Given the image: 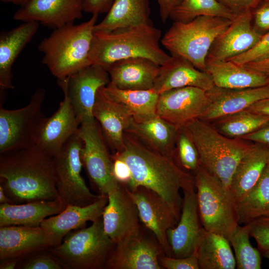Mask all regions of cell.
Here are the masks:
<instances>
[{"label": "cell", "mask_w": 269, "mask_h": 269, "mask_svg": "<svg viewBox=\"0 0 269 269\" xmlns=\"http://www.w3.org/2000/svg\"><path fill=\"white\" fill-rule=\"evenodd\" d=\"M123 149L114 154L127 163L131 180L126 186L134 190L142 186L162 197L180 216L182 199L179 191L194 181V176L183 170L175 158L153 149L134 135L125 132Z\"/></svg>", "instance_id": "cell-1"}, {"label": "cell", "mask_w": 269, "mask_h": 269, "mask_svg": "<svg viewBox=\"0 0 269 269\" xmlns=\"http://www.w3.org/2000/svg\"><path fill=\"white\" fill-rule=\"evenodd\" d=\"M0 186L13 204L61 200L53 156L36 145L0 153Z\"/></svg>", "instance_id": "cell-2"}, {"label": "cell", "mask_w": 269, "mask_h": 269, "mask_svg": "<svg viewBox=\"0 0 269 269\" xmlns=\"http://www.w3.org/2000/svg\"><path fill=\"white\" fill-rule=\"evenodd\" d=\"M161 30L153 24H140L111 31H94L89 58L91 64L107 68L114 62L143 57L160 66L171 57L160 46Z\"/></svg>", "instance_id": "cell-3"}, {"label": "cell", "mask_w": 269, "mask_h": 269, "mask_svg": "<svg viewBox=\"0 0 269 269\" xmlns=\"http://www.w3.org/2000/svg\"><path fill=\"white\" fill-rule=\"evenodd\" d=\"M98 15L93 14L79 24L54 29L38 45V50L43 54L42 63L58 80L92 65L89 55Z\"/></svg>", "instance_id": "cell-4"}, {"label": "cell", "mask_w": 269, "mask_h": 269, "mask_svg": "<svg viewBox=\"0 0 269 269\" xmlns=\"http://www.w3.org/2000/svg\"><path fill=\"white\" fill-rule=\"evenodd\" d=\"M184 127L197 149L200 165L229 188L237 164L253 142L227 137L211 123L200 119L190 121Z\"/></svg>", "instance_id": "cell-5"}, {"label": "cell", "mask_w": 269, "mask_h": 269, "mask_svg": "<svg viewBox=\"0 0 269 269\" xmlns=\"http://www.w3.org/2000/svg\"><path fill=\"white\" fill-rule=\"evenodd\" d=\"M233 20L204 15L186 22L174 21L160 42L171 55L182 57L205 71L206 58L212 44Z\"/></svg>", "instance_id": "cell-6"}, {"label": "cell", "mask_w": 269, "mask_h": 269, "mask_svg": "<svg viewBox=\"0 0 269 269\" xmlns=\"http://www.w3.org/2000/svg\"><path fill=\"white\" fill-rule=\"evenodd\" d=\"M193 176L202 227L229 241L239 225L236 201L232 193L218 178L200 165Z\"/></svg>", "instance_id": "cell-7"}, {"label": "cell", "mask_w": 269, "mask_h": 269, "mask_svg": "<svg viewBox=\"0 0 269 269\" xmlns=\"http://www.w3.org/2000/svg\"><path fill=\"white\" fill-rule=\"evenodd\" d=\"M115 245L104 231L102 217L88 227L71 231L61 244L47 250L65 269H101Z\"/></svg>", "instance_id": "cell-8"}, {"label": "cell", "mask_w": 269, "mask_h": 269, "mask_svg": "<svg viewBox=\"0 0 269 269\" xmlns=\"http://www.w3.org/2000/svg\"><path fill=\"white\" fill-rule=\"evenodd\" d=\"M45 90L38 88L29 103L16 110L0 107V153L35 145L39 128L46 118L42 111Z\"/></svg>", "instance_id": "cell-9"}, {"label": "cell", "mask_w": 269, "mask_h": 269, "mask_svg": "<svg viewBox=\"0 0 269 269\" xmlns=\"http://www.w3.org/2000/svg\"><path fill=\"white\" fill-rule=\"evenodd\" d=\"M83 145V141L77 133L53 156L57 189L61 200L66 205L85 206L101 196L90 191L82 176Z\"/></svg>", "instance_id": "cell-10"}, {"label": "cell", "mask_w": 269, "mask_h": 269, "mask_svg": "<svg viewBox=\"0 0 269 269\" xmlns=\"http://www.w3.org/2000/svg\"><path fill=\"white\" fill-rule=\"evenodd\" d=\"M78 134L83 141V167L100 194L108 195L120 184L113 173V161L99 123L93 119L81 123Z\"/></svg>", "instance_id": "cell-11"}, {"label": "cell", "mask_w": 269, "mask_h": 269, "mask_svg": "<svg viewBox=\"0 0 269 269\" xmlns=\"http://www.w3.org/2000/svg\"><path fill=\"white\" fill-rule=\"evenodd\" d=\"M107 71L92 64L74 72L57 84L68 99L81 123L93 119V108L98 90L110 83Z\"/></svg>", "instance_id": "cell-12"}, {"label": "cell", "mask_w": 269, "mask_h": 269, "mask_svg": "<svg viewBox=\"0 0 269 269\" xmlns=\"http://www.w3.org/2000/svg\"><path fill=\"white\" fill-rule=\"evenodd\" d=\"M129 191L137 207L140 220L152 232L165 255L171 257L167 232L175 227L180 216L162 197L151 189L140 186Z\"/></svg>", "instance_id": "cell-13"}, {"label": "cell", "mask_w": 269, "mask_h": 269, "mask_svg": "<svg viewBox=\"0 0 269 269\" xmlns=\"http://www.w3.org/2000/svg\"><path fill=\"white\" fill-rule=\"evenodd\" d=\"M209 104L207 91L195 87L171 89L159 95L156 115L178 129L200 119Z\"/></svg>", "instance_id": "cell-14"}, {"label": "cell", "mask_w": 269, "mask_h": 269, "mask_svg": "<svg viewBox=\"0 0 269 269\" xmlns=\"http://www.w3.org/2000/svg\"><path fill=\"white\" fill-rule=\"evenodd\" d=\"M181 213L175 227L169 229L167 237L171 257L185 258L193 255L203 228L201 223L194 181L182 189Z\"/></svg>", "instance_id": "cell-15"}, {"label": "cell", "mask_w": 269, "mask_h": 269, "mask_svg": "<svg viewBox=\"0 0 269 269\" xmlns=\"http://www.w3.org/2000/svg\"><path fill=\"white\" fill-rule=\"evenodd\" d=\"M165 255L157 240L140 232L115 244L105 264L107 269H163L159 257Z\"/></svg>", "instance_id": "cell-16"}, {"label": "cell", "mask_w": 269, "mask_h": 269, "mask_svg": "<svg viewBox=\"0 0 269 269\" xmlns=\"http://www.w3.org/2000/svg\"><path fill=\"white\" fill-rule=\"evenodd\" d=\"M108 202L102 215L106 234L115 243L140 232L137 207L129 189L120 184L108 194Z\"/></svg>", "instance_id": "cell-17"}, {"label": "cell", "mask_w": 269, "mask_h": 269, "mask_svg": "<svg viewBox=\"0 0 269 269\" xmlns=\"http://www.w3.org/2000/svg\"><path fill=\"white\" fill-rule=\"evenodd\" d=\"M83 0H28L13 19L35 21L53 29L73 24L82 17Z\"/></svg>", "instance_id": "cell-18"}, {"label": "cell", "mask_w": 269, "mask_h": 269, "mask_svg": "<svg viewBox=\"0 0 269 269\" xmlns=\"http://www.w3.org/2000/svg\"><path fill=\"white\" fill-rule=\"evenodd\" d=\"M263 35L253 25L252 9L238 14L212 44L206 62L228 60L254 47Z\"/></svg>", "instance_id": "cell-19"}, {"label": "cell", "mask_w": 269, "mask_h": 269, "mask_svg": "<svg viewBox=\"0 0 269 269\" xmlns=\"http://www.w3.org/2000/svg\"><path fill=\"white\" fill-rule=\"evenodd\" d=\"M59 107L50 117H46L38 131L35 145L54 156L79 130L81 122L66 94Z\"/></svg>", "instance_id": "cell-20"}, {"label": "cell", "mask_w": 269, "mask_h": 269, "mask_svg": "<svg viewBox=\"0 0 269 269\" xmlns=\"http://www.w3.org/2000/svg\"><path fill=\"white\" fill-rule=\"evenodd\" d=\"M108 202V195L101 194L96 201L85 206L67 205L60 213L44 219L40 226L51 238L52 247L58 246L71 231L85 227L88 221L101 218Z\"/></svg>", "instance_id": "cell-21"}, {"label": "cell", "mask_w": 269, "mask_h": 269, "mask_svg": "<svg viewBox=\"0 0 269 269\" xmlns=\"http://www.w3.org/2000/svg\"><path fill=\"white\" fill-rule=\"evenodd\" d=\"M209 104L200 119L212 122L245 110L255 103L269 98V84L259 87L228 89L214 86L207 91Z\"/></svg>", "instance_id": "cell-22"}, {"label": "cell", "mask_w": 269, "mask_h": 269, "mask_svg": "<svg viewBox=\"0 0 269 269\" xmlns=\"http://www.w3.org/2000/svg\"><path fill=\"white\" fill-rule=\"evenodd\" d=\"M160 66L143 57L120 60L106 69L110 85L123 90H149L153 88Z\"/></svg>", "instance_id": "cell-23"}, {"label": "cell", "mask_w": 269, "mask_h": 269, "mask_svg": "<svg viewBox=\"0 0 269 269\" xmlns=\"http://www.w3.org/2000/svg\"><path fill=\"white\" fill-rule=\"evenodd\" d=\"M211 76L196 68L187 60L177 56L160 66L153 89L159 94L175 88L195 87L208 91L214 87Z\"/></svg>", "instance_id": "cell-24"}, {"label": "cell", "mask_w": 269, "mask_h": 269, "mask_svg": "<svg viewBox=\"0 0 269 269\" xmlns=\"http://www.w3.org/2000/svg\"><path fill=\"white\" fill-rule=\"evenodd\" d=\"M52 247V241L39 226L0 227V261L23 257Z\"/></svg>", "instance_id": "cell-25"}, {"label": "cell", "mask_w": 269, "mask_h": 269, "mask_svg": "<svg viewBox=\"0 0 269 269\" xmlns=\"http://www.w3.org/2000/svg\"><path fill=\"white\" fill-rule=\"evenodd\" d=\"M92 114L99 123L108 145L115 153L121 151L124 145L125 132L133 118L131 113L107 97L100 88L96 94Z\"/></svg>", "instance_id": "cell-26"}, {"label": "cell", "mask_w": 269, "mask_h": 269, "mask_svg": "<svg viewBox=\"0 0 269 269\" xmlns=\"http://www.w3.org/2000/svg\"><path fill=\"white\" fill-rule=\"evenodd\" d=\"M178 129L157 115L140 120L132 118L125 132L131 134L156 151L175 158Z\"/></svg>", "instance_id": "cell-27"}, {"label": "cell", "mask_w": 269, "mask_h": 269, "mask_svg": "<svg viewBox=\"0 0 269 269\" xmlns=\"http://www.w3.org/2000/svg\"><path fill=\"white\" fill-rule=\"evenodd\" d=\"M39 23L24 22L17 27L0 34V89H12L11 68L14 61L36 33Z\"/></svg>", "instance_id": "cell-28"}, {"label": "cell", "mask_w": 269, "mask_h": 269, "mask_svg": "<svg viewBox=\"0 0 269 269\" xmlns=\"http://www.w3.org/2000/svg\"><path fill=\"white\" fill-rule=\"evenodd\" d=\"M66 206L60 199L0 204V227H38L47 217L60 213Z\"/></svg>", "instance_id": "cell-29"}, {"label": "cell", "mask_w": 269, "mask_h": 269, "mask_svg": "<svg viewBox=\"0 0 269 269\" xmlns=\"http://www.w3.org/2000/svg\"><path fill=\"white\" fill-rule=\"evenodd\" d=\"M205 72L214 86L228 89L255 88L269 84V77L230 61L206 62Z\"/></svg>", "instance_id": "cell-30"}, {"label": "cell", "mask_w": 269, "mask_h": 269, "mask_svg": "<svg viewBox=\"0 0 269 269\" xmlns=\"http://www.w3.org/2000/svg\"><path fill=\"white\" fill-rule=\"evenodd\" d=\"M267 164L266 147L253 143L239 161L231 178L229 189L236 202L253 188Z\"/></svg>", "instance_id": "cell-31"}, {"label": "cell", "mask_w": 269, "mask_h": 269, "mask_svg": "<svg viewBox=\"0 0 269 269\" xmlns=\"http://www.w3.org/2000/svg\"><path fill=\"white\" fill-rule=\"evenodd\" d=\"M149 0H114L104 18L94 31H111L140 24H152Z\"/></svg>", "instance_id": "cell-32"}, {"label": "cell", "mask_w": 269, "mask_h": 269, "mask_svg": "<svg viewBox=\"0 0 269 269\" xmlns=\"http://www.w3.org/2000/svg\"><path fill=\"white\" fill-rule=\"evenodd\" d=\"M225 237L202 228L195 254L200 269H234L235 256Z\"/></svg>", "instance_id": "cell-33"}, {"label": "cell", "mask_w": 269, "mask_h": 269, "mask_svg": "<svg viewBox=\"0 0 269 269\" xmlns=\"http://www.w3.org/2000/svg\"><path fill=\"white\" fill-rule=\"evenodd\" d=\"M104 94L125 108L135 120L156 115L159 94L154 89L123 90L110 84L101 87Z\"/></svg>", "instance_id": "cell-34"}, {"label": "cell", "mask_w": 269, "mask_h": 269, "mask_svg": "<svg viewBox=\"0 0 269 269\" xmlns=\"http://www.w3.org/2000/svg\"><path fill=\"white\" fill-rule=\"evenodd\" d=\"M239 224H248L269 216V166L267 164L259 180L241 200L236 202Z\"/></svg>", "instance_id": "cell-35"}, {"label": "cell", "mask_w": 269, "mask_h": 269, "mask_svg": "<svg viewBox=\"0 0 269 269\" xmlns=\"http://www.w3.org/2000/svg\"><path fill=\"white\" fill-rule=\"evenodd\" d=\"M209 123L227 137L241 138L269 125V117L244 110Z\"/></svg>", "instance_id": "cell-36"}, {"label": "cell", "mask_w": 269, "mask_h": 269, "mask_svg": "<svg viewBox=\"0 0 269 269\" xmlns=\"http://www.w3.org/2000/svg\"><path fill=\"white\" fill-rule=\"evenodd\" d=\"M204 15L221 17L233 20L238 15L217 0H181L169 18L174 21L186 22Z\"/></svg>", "instance_id": "cell-37"}, {"label": "cell", "mask_w": 269, "mask_h": 269, "mask_svg": "<svg viewBox=\"0 0 269 269\" xmlns=\"http://www.w3.org/2000/svg\"><path fill=\"white\" fill-rule=\"evenodd\" d=\"M249 224L239 225L229 242L235 252L236 267L238 269H260L262 259L259 251L250 242Z\"/></svg>", "instance_id": "cell-38"}, {"label": "cell", "mask_w": 269, "mask_h": 269, "mask_svg": "<svg viewBox=\"0 0 269 269\" xmlns=\"http://www.w3.org/2000/svg\"><path fill=\"white\" fill-rule=\"evenodd\" d=\"M176 156L181 167L187 171H192L194 173L200 166L197 149L184 126L178 130L176 140Z\"/></svg>", "instance_id": "cell-39"}, {"label": "cell", "mask_w": 269, "mask_h": 269, "mask_svg": "<svg viewBox=\"0 0 269 269\" xmlns=\"http://www.w3.org/2000/svg\"><path fill=\"white\" fill-rule=\"evenodd\" d=\"M19 269H65L60 261L48 250L29 254L22 257Z\"/></svg>", "instance_id": "cell-40"}, {"label": "cell", "mask_w": 269, "mask_h": 269, "mask_svg": "<svg viewBox=\"0 0 269 269\" xmlns=\"http://www.w3.org/2000/svg\"><path fill=\"white\" fill-rule=\"evenodd\" d=\"M269 59V31L263 34L259 42L247 51L228 60L244 65Z\"/></svg>", "instance_id": "cell-41"}, {"label": "cell", "mask_w": 269, "mask_h": 269, "mask_svg": "<svg viewBox=\"0 0 269 269\" xmlns=\"http://www.w3.org/2000/svg\"><path fill=\"white\" fill-rule=\"evenodd\" d=\"M250 236L256 240L263 253L269 250V216L258 219L249 224Z\"/></svg>", "instance_id": "cell-42"}, {"label": "cell", "mask_w": 269, "mask_h": 269, "mask_svg": "<svg viewBox=\"0 0 269 269\" xmlns=\"http://www.w3.org/2000/svg\"><path fill=\"white\" fill-rule=\"evenodd\" d=\"M159 262L163 269H200L195 254L185 258H174L163 255L159 257Z\"/></svg>", "instance_id": "cell-43"}, {"label": "cell", "mask_w": 269, "mask_h": 269, "mask_svg": "<svg viewBox=\"0 0 269 269\" xmlns=\"http://www.w3.org/2000/svg\"><path fill=\"white\" fill-rule=\"evenodd\" d=\"M253 25L261 34L269 31V0H262L252 9Z\"/></svg>", "instance_id": "cell-44"}, {"label": "cell", "mask_w": 269, "mask_h": 269, "mask_svg": "<svg viewBox=\"0 0 269 269\" xmlns=\"http://www.w3.org/2000/svg\"><path fill=\"white\" fill-rule=\"evenodd\" d=\"M113 173L117 181L127 186L131 180V173L127 163L114 154L112 155Z\"/></svg>", "instance_id": "cell-45"}, {"label": "cell", "mask_w": 269, "mask_h": 269, "mask_svg": "<svg viewBox=\"0 0 269 269\" xmlns=\"http://www.w3.org/2000/svg\"><path fill=\"white\" fill-rule=\"evenodd\" d=\"M222 5L238 15L254 8L259 3L256 0H217Z\"/></svg>", "instance_id": "cell-46"}, {"label": "cell", "mask_w": 269, "mask_h": 269, "mask_svg": "<svg viewBox=\"0 0 269 269\" xmlns=\"http://www.w3.org/2000/svg\"><path fill=\"white\" fill-rule=\"evenodd\" d=\"M114 0H83V11L93 14L107 13Z\"/></svg>", "instance_id": "cell-47"}, {"label": "cell", "mask_w": 269, "mask_h": 269, "mask_svg": "<svg viewBox=\"0 0 269 269\" xmlns=\"http://www.w3.org/2000/svg\"><path fill=\"white\" fill-rule=\"evenodd\" d=\"M240 138L269 146V124Z\"/></svg>", "instance_id": "cell-48"}, {"label": "cell", "mask_w": 269, "mask_h": 269, "mask_svg": "<svg viewBox=\"0 0 269 269\" xmlns=\"http://www.w3.org/2000/svg\"><path fill=\"white\" fill-rule=\"evenodd\" d=\"M157 1L159 6L161 19L165 23L181 0H157Z\"/></svg>", "instance_id": "cell-49"}, {"label": "cell", "mask_w": 269, "mask_h": 269, "mask_svg": "<svg viewBox=\"0 0 269 269\" xmlns=\"http://www.w3.org/2000/svg\"><path fill=\"white\" fill-rule=\"evenodd\" d=\"M245 110L269 117V98L255 103Z\"/></svg>", "instance_id": "cell-50"}, {"label": "cell", "mask_w": 269, "mask_h": 269, "mask_svg": "<svg viewBox=\"0 0 269 269\" xmlns=\"http://www.w3.org/2000/svg\"><path fill=\"white\" fill-rule=\"evenodd\" d=\"M243 66L269 77V59L261 62L247 63Z\"/></svg>", "instance_id": "cell-51"}, {"label": "cell", "mask_w": 269, "mask_h": 269, "mask_svg": "<svg viewBox=\"0 0 269 269\" xmlns=\"http://www.w3.org/2000/svg\"><path fill=\"white\" fill-rule=\"evenodd\" d=\"M22 257L8 258L0 261V269H18Z\"/></svg>", "instance_id": "cell-52"}, {"label": "cell", "mask_w": 269, "mask_h": 269, "mask_svg": "<svg viewBox=\"0 0 269 269\" xmlns=\"http://www.w3.org/2000/svg\"><path fill=\"white\" fill-rule=\"evenodd\" d=\"M13 204L11 200L5 194L3 188L0 186V204Z\"/></svg>", "instance_id": "cell-53"}, {"label": "cell", "mask_w": 269, "mask_h": 269, "mask_svg": "<svg viewBox=\"0 0 269 269\" xmlns=\"http://www.w3.org/2000/svg\"><path fill=\"white\" fill-rule=\"evenodd\" d=\"M28 0H0L1 1L6 3H11L20 6L24 4Z\"/></svg>", "instance_id": "cell-54"}, {"label": "cell", "mask_w": 269, "mask_h": 269, "mask_svg": "<svg viewBox=\"0 0 269 269\" xmlns=\"http://www.w3.org/2000/svg\"><path fill=\"white\" fill-rule=\"evenodd\" d=\"M266 147V153H267V164L269 166V146Z\"/></svg>", "instance_id": "cell-55"}, {"label": "cell", "mask_w": 269, "mask_h": 269, "mask_svg": "<svg viewBox=\"0 0 269 269\" xmlns=\"http://www.w3.org/2000/svg\"><path fill=\"white\" fill-rule=\"evenodd\" d=\"M263 255L269 260V250L263 253Z\"/></svg>", "instance_id": "cell-56"}, {"label": "cell", "mask_w": 269, "mask_h": 269, "mask_svg": "<svg viewBox=\"0 0 269 269\" xmlns=\"http://www.w3.org/2000/svg\"><path fill=\"white\" fill-rule=\"evenodd\" d=\"M258 2H260V1H261L262 0H256Z\"/></svg>", "instance_id": "cell-57"}]
</instances>
